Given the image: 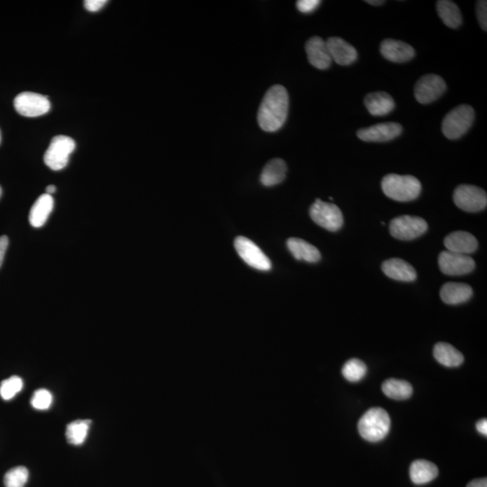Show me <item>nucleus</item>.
Masks as SVG:
<instances>
[{"label": "nucleus", "mask_w": 487, "mask_h": 487, "mask_svg": "<svg viewBox=\"0 0 487 487\" xmlns=\"http://www.w3.org/2000/svg\"><path fill=\"white\" fill-rule=\"evenodd\" d=\"M287 247L295 259L309 263L319 262L321 253L317 247L301 238H292L287 241Z\"/></svg>", "instance_id": "obj_22"}, {"label": "nucleus", "mask_w": 487, "mask_h": 487, "mask_svg": "<svg viewBox=\"0 0 487 487\" xmlns=\"http://www.w3.org/2000/svg\"><path fill=\"white\" fill-rule=\"evenodd\" d=\"M382 392L393 400H406L410 398L412 394V387L407 381L388 379L382 385Z\"/></svg>", "instance_id": "obj_27"}, {"label": "nucleus", "mask_w": 487, "mask_h": 487, "mask_svg": "<svg viewBox=\"0 0 487 487\" xmlns=\"http://www.w3.org/2000/svg\"><path fill=\"white\" fill-rule=\"evenodd\" d=\"M380 52L388 61L398 64L410 61L415 55V51L410 44L394 39H385L382 41Z\"/></svg>", "instance_id": "obj_15"}, {"label": "nucleus", "mask_w": 487, "mask_h": 487, "mask_svg": "<svg viewBox=\"0 0 487 487\" xmlns=\"http://www.w3.org/2000/svg\"><path fill=\"white\" fill-rule=\"evenodd\" d=\"M235 249L239 256L251 267L261 271H269L272 268L270 260L250 239L238 237L235 239Z\"/></svg>", "instance_id": "obj_10"}, {"label": "nucleus", "mask_w": 487, "mask_h": 487, "mask_svg": "<svg viewBox=\"0 0 487 487\" xmlns=\"http://www.w3.org/2000/svg\"><path fill=\"white\" fill-rule=\"evenodd\" d=\"M53 204H55V202H53L52 195L44 193L39 197L30 211V224L34 228H42L46 223L50 214L52 213Z\"/></svg>", "instance_id": "obj_21"}, {"label": "nucleus", "mask_w": 487, "mask_h": 487, "mask_svg": "<svg viewBox=\"0 0 487 487\" xmlns=\"http://www.w3.org/2000/svg\"><path fill=\"white\" fill-rule=\"evenodd\" d=\"M477 16L478 22L480 24L481 28L487 30V2L481 0L477 3Z\"/></svg>", "instance_id": "obj_33"}, {"label": "nucleus", "mask_w": 487, "mask_h": 487, "mask_svg": "<svg viewBox=\"0 0 487 487\" xmlns=\"http://www.w3.org/2000/svg\"><path fill=\"white\" fill-rule=\"evenodd\" d=\"M433 355L439 363L447 367L459 366L464 362L462 353L449 343L441 342L436 344Z\"/></svg>", "instance_id": "obj_25"}, {"label": "nucleus", "mask_w": 487, "mask_h": 487, "mask_svg": "<svg viewBox=\"0 0 487 487\" xmlns=\"http://www.w3.org/2000/svg\"><path fill=\"white\" fill-rule=\"evenodd\" d=\"M29 473L25 467H17L7 472L4 477L6 487H24L28 482Z\"/></svg>", "instance_id": "obj_31"}, {"label": "nucleus", "mask_w": 487, "mask_h": 487, "mask_svg": "<svg viewBox=\"0 0 487 487\" xmlns=\"http://www.w3.org/2000/svg\"><path fill=\"white\" fill-rule=\"evenodd\" d=\"M439 267L448 276H464L471 273L476 263L469 256L443 251L439 256Z\"/></svg>", "instance_id": "obj_12"}, {"label": "nucleus", "mask_w": 487, "mask_h": 487, "mask_svg": "<svg viewBox=\"0 0 487 487\" xmlns=\"http://www.w3.org/2000/svg\"><path fill=\"white\" fill-rule=\"evenodd\" d=\"M437 11L443 23L450 28H458L462 24L461 12L455 3L450 0L437 2Z\"/></svg>", "instance_id": "obj_26"}, {"label": "nucleus", "mask_w": 487, "mask_h": 487, "mask_svg": "<svg viewBox=\"0 0 487 487\" xmlns=\"http://www.w3.org/2000/svg\"><path fill=\"white\" fill-rule=\"evenodd\" d=\"M382 270L391 279L412 282L417 278L416 270L411 265L400 258H391L382 263Z\"/></svg>", "instance_id": "obj_18"}, {"label": "nucleus", "mask_w": 487, "mask_h": 487, "mask_svg": "<svg viewBox=\"0 0 487 487\" xmlns=\"http://www.w3.org/2000/svg\"><path fill=\"white\" fill-rule=\"evenodd\" d=\"M437 466L428 460H415L411 465L410 477L415 485H426L438 477Z\"/></svg>", "instance_id": "obj_24"}, {"label": "nucleus", "mask_w": 487, "mask_h": 487, "mask_svg": "<svg viewBox=\"0 0 487 487\" xmlns=\"http://www.w3.org/2000/svg\"><path fill=\"white\" fill-rule=\"evenodd\" d=\"M107 0H86L85 7L89 12H97L107 4Z\"/></svg>", "instance_id": "obj_35"}, {"label": "nucleus", "mask_w": 487, "mask_h": 487, "mask_svg": "<svg viewBox=\"0 0 487 487\" xmlns=\"http://www.w3.org/2000/svg\"><path fill=\"white\" fill-rule=\"evenodd\" d=\"M53 403V396L49 391L46 389H39L35 391L34 396L31 399V405L33 407L37 410L44 411L48 410Z\"/></svg>", "instance_id": "obj_32"}, {"label": "nucleus", "mask_w": 487, "mask_h": 487, "mask_svg": "<svg viewBox=\"0 0 487 487\" xmlns=\"http://www.w3.org/2000/svg\"><path fill=\"white\" fill-rule=\"evenodd\" d=\"M8 242L10 241H8L7 236L0 237V267H1L3 261H4L6 252H7L8 247Z\"/></svg>", "instance_id": "obj_36"}, {"label": "nucleus", "mask_w": 487, "mask_h": 487, "mask_svg": "<svg viewBox=\"0 0 487 487\" xmlns=\"http://www.w3.org/2000/svg\"><path fill=\"white\" fill-rule=\"evenodd\" d=\"M475 116V110L471 106L464 104L455 107L442 121V132L450 140L460 139L473 125Z\"/></svg>", "instance_id": "obj_4"}, {"label": "nucleus", "mask_w": 487, "mask_h": 487, "mask_svg": "<svg viewBox=\"0 0 487 487\" xmlns=\"http://www.w3.org/2000/svg\"><path fill=\"white\" fill-rule=\"evenodd\" d=\"M286 172L287 166L285 161L276 158L265 164L260 176V181L265 186H274L285 180Z\"/></svg>", "instance_id": "obj_23"}, {"label": "nucleus", "mask_w": 487, "mask_h": 487, "mask_svg": "<svg viewBox=\"0 0 487 487\" xmlns=\"http://www.w3.org/2000/svg\"><path fill=\"white\" fill-rule=\"evenodd\" d=\"M477 432L482 435L487 436V420L482 419L477 423Z\"/></svg>", "instance_id": "obj_37"}, {"label": "nucleus", "mask_w": 487, "mask_h": 487, "mask_svg": "<svg viewBox=\"0 0 487 487\" xmlns=\"http://www.w3.org/2000/svg\"><path fill=\"white\" fill-rule=\"evenodd\" d=\"M367 373L366 364L357 358L348 360L342 369L343 376L346 380L357 382L362 380Z\"/></svg>", "instance_id": "obj_29"}, {"label": "nucleus", "mask_w": 487, "mask_h": 487, "mask_svg": "<svg viewBox=\"0 0 487 487\" xmlns=\"http://www.w3.org/2000/svg\"><path fill=\"white\" fill-rule=\"evenodd\" d=\"M306 50L310 64L319 70H326L330 67L331 60L327 43L324 39L315 37L307 41Z\"/></svg>", "instance_id": "obj_14"}, {"label": "nucleus", "mask_w": 487, "mask_h": 487, "mask_svg": "<svg viewBox=\"0 0 487 487\" xmlns=\"http://www.w3.org/2000/svg\"><path fill=\"white\" fill-rule=\"evenodd\" d=\"M382 190L388 198L406 202L420 196L421 184L414 176L388 175L382 178Z\"/></svg>", "instance_id": "obj_2"}, {"label": "nucleus", "mask_w": 487, "mask_h": 487, "mask_svg": "<svg viewBox=\"0 0 487 487\" xmlns=\"http://www.w3.org/2000/svg\"><path fill=\"white\" fill-rule=\"evenodd\" d=\"M391 419L387 411L382 408H372L358 421L361 437L370 442L384 440L390 432Z\"/></svg>", "instance_id": "obj_3"}, {"label": "nucleus", "mask_w": 487, "mask_h": 487, "mask_svg": "<svg viewBox=\"0 0 487 487\" xmlns=\"http://www.w3.org/2000/svg\"><path fill=\"white\" fill-rule=\"evenodd\" d=\"M366 2L373 6H380L385 3V1H382V0H367Z\"/></svg>", "instance_id": "obj_39"}, {"label": "nucleus", "mask_w": 487, "mask_h": 487, "mask_svg": "<svg viewBox=\"0 0 487 487\" xmlns=\"http://www.w3.org/2000/svg\"><path fill=\"white\" fill-rule=\"evenodd\" d=\"M17 113L28 118H35L46 114L51 109V103L46 96L34 92H22L14 100Z\"/></svg>", "instance_id": "obj_9"}, {"label": "nucleus", "mask_w": 487, "mask_h": 487, "mask_svg": "<svg viewBox=\"0 0 487 487\" xmlns=\"http://www.w3.org/2000/svg\"><path fill=\"white\" fill-rule=\"evenodd\" d=\"M76 141L67 136H56L51 141L44 154V163L53 171H60L67 166L69 158L76 150Z\"/></svg>", "instance_id": "obj_5"}, {"label": "nucleus", "mask_w": 487, "mask_h": 487, "mask_svg": "<svg viewBox=\"0 0 487 487\" xmlns=\"http://www.w3.org/2000/svg\"><path fill=\"white\" fill-rule=\"evenodd\" d=\"M24 382L19 376L14 375L2 381L0 384V396L5 401L13 399L23 389Z\"/></svg>", "instance_id": "obj_30"}, {"label": "nucleus", "mask_w": 487, "mask_h": 487, "mask_svg": "<svg viewBox=\"0 0 487 487\" xmlns=\"http://www.w3.org/2000/svg\"><path fill=\"white\" fill-rule=\"evenodd\" d=\"M389 229L394 238L410 241L423 236L428 230V224L420 217L405 215L391 221Z\"/></svg>", "instance_id": "obj_7"}, {"label": "nucleus", "mask_w": 487, "mask_h": 487, "mask_svg": "<svg viewBox=\"0 0 487 487\" xmlns=\"http://www.w3.org/2000/svg\"><path fill=\"white\" fill-rule=\"evenodd\" d=\"M1 195H2V189H1V187H0V198H1Z\"/></svg>", "instance_id": "obj_41"}, {"label": "nucleus", "mask_w": 487, "mask_h": 487, "mask_svg": "<svg viewBox=\"0 0 487 487\" xmlns=\"http://www.w3.org/2000/svg\"><path fill=\"white\" fill-rule=\"evenodd\" d=\"M321 3L319 0H299L296 7L301 13L309 14L315 11Z\"/></svg>", "instance_id": "obj_34"}, {"label": "nucleus", "mask_w": 487, "mask_h": 487, "mask_svg": "<svg viewBox=\"0 0 487 487\" xmlns=\"http://www.w3.org/2000/svg\"><path fill=\"white\" fill-rule=\"evenodd\" d=\"M453 201L460 210L478 212L486 208L487 195L486 191L479 187L461 184L454 191Z\"/></svg>", "instance_id": "obj_8"}, {"label": "nucleus", "mask_w": 487, "mask_h": 487, "mask_svg": "<svg viewBox=\"0 0 487 487\" xmlns=\"http://www.w3.org/2000/svg\"><path fill=\"white\" fill-rule=\"evenodd\" d=\"M364 106L370 114L381 116L389 114L396 107L393 98L387 92H372L364 98Z\"/></svg>", "instance_id": "obj_19"}, {"label": "nucleus", "mask_w": 487, "mask_h": 487, "mask_svg": "<svg viewBox=\"0 0 487 487\" xmlns=\"http://www.w3.org/2000/svg\"><path fill=\"white\" fill-rule=\"evenodd\" d=\"M0 142H1V133H0Z\"/></svg>", "instance_id": "obj_42"}, {"label": "nucleus", "mask_w": 487, "mask_h": 487, "mask_svg": "<svg viewBox=\"0 0 487 487\" xmlns=\"http://www.w3.org/2000/svg\"><path fill=\"white\" fill-rule=\"evenodd\" d=\"M326 43H327L331 60L336 62L337 64L346 67V65L353 64L357 59V50L344 39L330 37L326 41Z\"/></svg>", "instance_id": "obj_16"}, {"label": "nucleus", "mask_w": 487, "mask_h": 487, "mask_svg": "<svg viewBox=\"0 0 487 487\" xmlns=\"http://www.w3.org/2000/svg\"><path fill=\"white\" fill-rule=\"evenodd\" d=\"M402 132V127L399 123L387 122L371 125L357 131L358 139L364 142H388L391 141Z\"/></svg>", "instance_id": "obj_13"}, {"label": "nucleus", "mask_w": 487, "mask_h": 487, "mask_svg": "<svg viewBox=\"0 0 487 487\" xmlns=\"http://www.w3.org/2000/svg\"><path fill=\"white\" fill-rule=\"evenodd\" d=\"M310 215L316 224L328 231H337L344 223L342 212L337 205L322 202L319 199H317L310 206Z\"/></svg>", "instance_id": "obj_6"}, {"label": "nucleus", "mask_w": 487, "mask_h": 487, "mask_svg": "<svg viewBox=\"0 0 487 487\" xmlns=\"http://www.w3.org/2000/svg\"><path fill=\"white\" fill-rule=\"evenodd\" d=\"M444 245L450 252L468 256L477 249V238L470 233L456 231L448 235L444 239Z\"/></svg>", "instance_id": "obj_17"}, {"label": "nucleus", "mask_w": 487, "mask_h": 487, "mask_svg": "<svg viewBox=\"0 0 487 487\" xmlns=\"http://www.w3.org/2000/svg\"><path fill=\"white\" fill-rule=\"evenodd\" d=\"M473 295L471 286L466 283H447L441 290V300L450 306H457L468 301Z\"/></svg>", "instance_id": "obj_20"}, {"label": "nucleus", "mask_w": 487, "mask_h": 487, "mask_svg": "<svg viewBox=\"0 0 487 487\" xmlns=\"http://www.w3.org/2000/svg\"><path fill=\"white\" fill-rule=\"evenodd\" d=\"M91 423L89 420H79L68 424L67 438L69 443L76 446L85 443Z\"/></svg>", "instance_id": "obj_28"}, {"label": "nucleus", "mask_w": 487, "mask_h": 487, "mask_svg": "<svg viewBox=\"0 0 487 487\" xmlns=\"http://www.w3.org/2000/svg\"><path fill=\"white\" fill-rule=\"evenodd\" d=\"M467 487H487V479L486 478H479V479L473 480L468 484Z\"/></svg>", "instance_id": "obj_38"}, {"label": "nucleus", "mask_w": 487, "mask_h": 487, "mask_svg": "<svg viewBox=\"0 0 487 487\" xmlns=\"http://www.w3.org/2000/svg\"><path fill=\"white\" fill-rule=\"evenodd\" d=\"M289 110V95L285 87L274 85L265 94L258 114L260 127L265 132H276L285 125Z\"/></svg>", "instance_id": "obj_1"}, {"label": "nucleus", "mask_w": 487, "mask_h": 487, "mask_svg": "<svg viewBox=\"0 0 487 487\" xmlns=\"http://www.w3.org/2000/svg\"><path fill=\"white\" fill-rule=\"evenodd\" d=\"M446 89V82L441 76L428 74L418 80L414 88V95L418 103L429 104L441 98Z\"/></svg>", "instance_id": "obj_11"}, {"label": "nucleus", "mask_w": 487, "mask_h": 487, "mask_svg": "<svg viewBox=\"0 0 487 487\" xmlns=\"http://www.w3.org/2000/svg\"><path fill=\"white\" fill-rule=\"evenodd\" d=\"M55 191L56 187L55 186V185H49V186L46 188V193L49 194V195H52V194L55 193Z\"/></svg>", "instance_id": "obj_40"}]
</instances>
